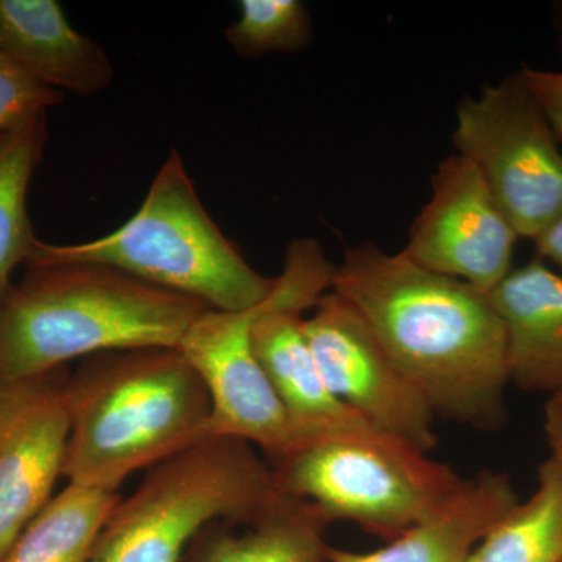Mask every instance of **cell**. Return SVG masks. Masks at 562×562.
Masks as SVG:
<instances>
[{
    "label": "cell",
    "instance_id": "1",
    "mask_svg": "<svg viewBox=\"0 0 562 562\" xmlns=\"http://www.w3.org/2000/svg\"><path fill=\"white\" fill-rule=\"evenodd\" d=\"M331 291L350 303L436 417L476 430L505 422V327L490 295L375 244L351 247Z\"/></svg>",
    "mask_w": 562,
    "mask_h": 562
},
{
    "label": "cell",
    "instance_id": "2",
    "mask_svg": "<svg viewBox=\"0 0 562 562\" xmlns=\"http://www.w3.org/2000/svg\"><path fill=\"white\" fill-rule=\"evenodd\" d=\"M206 310L109 266L32 258L0 303V383L105 351L179 347Z\"/></svg>",
    "mask_w": 562,
    "mask_h": 562
},
{
    "label": "cell",
    "instance_id": "3",
    "mask_svg": "<svg viewBox=\"0 0 562 562\" xmlns=\"http://www.w3.org/2000/svg\"><path fill=\"white\" fill-rule=\"evenodd\" d=\"M69 439L63 476L116 492L210 438L211 398L179 347L105 351L85 358L66 384Z\"/></svg>",
    "mask_w": 562,
    "mask_h": 562
},
{
    "label": "cell",
    "instance_id": "4",
    "mask_svg": "<svg viewBox=\"0 0 562 562\" xmlns=\"http://www.w3.org/2000/svg\"><path fill=\"white\" fill-rule=\"evenodd\" d=\"M32 258L109 266L217 312L251 308L276 284V277L251 268L210 216L177 149L158 169L138 211L120 228L80 244L40 239Z\"/></svg>",
    "mask_w": 562,
    "mask_h": 562
},
{
    "label": "cell",
    "instance_id": "5",
    "mask_svg": "<svg viewBox=\"0 0 562 562\" xmlns=\"http://www.w3.org/2000/svg\"><path fill=\"white\" fill-rule=\"evenodd\" d=\"M281 495L251 443L210 436L150 468L116 503L90 562H181L203 528L254 522Z\"/></svg>",
    "mask_w": 562,
    "mask_h": 562
},
{
    "label": "cell",
    "instance_id": "6",
    "mask_svg": "<svg viewBox=\"0 0 562 562\" xmlns=\"http://www.w3.org/2000/svg\"><path fill=\"white\" fill-rule=\"evenodd\" d=\"M281 494L390 542L438 512L464 480L412 443L358 422L321 432L271 464Z\"/></svg>",
    "mask_w": 562,
    "mask_h": 562
},
{
    "label": "cell",
    "instance_id": "7",
    "mask_svg": "<svg viewBox=\"0 0 562 562\" xmlns=\"http://www.w3.org/2000/svg\"><path fill=\"white\" fill-rule=\"evenodd\" d=\"M453 144L482 173L519 238L535 239L560 216V139L522 74L460 103Z\"/></svg>",
    "mask_w": 562,
    "mask_h": 562
},
{
    "label": "cell",
    "instance_id": "8",
    "mask_svg": "<svg viewBox=\"0 0 562 562\" xmlns=\"http://www.w3.org/2000/svg\"><path fill=\"white\" fill-rule=\"evenodd\" d=\"M303 331L328 390L350 412L422 452L435 449L430 406L349 302L328 291L303 319Z\"/></svg>",
    "mask_w": 562,
    "mask_h": 562
},
{
    "label": "cell",
    "instance_id": "9",
    "mask_svg": "<svg viewBox=\"0 0 562 562\" xmlns=\"http://www.w3.org/2000/svg\"><path fill=\"white\" fill-rule=\"evenodd\" d=\"M261 303L243 312L206 310L184 333L179 350L209 390L210 436L260 447L273 464L297 449L302 436L254 351L251 327Z\"/></svg>",
    "mask_w": 562,
    "mask_h": 562
},
{
    "label": "cell",
    "instance_id": "10",
    "mask_svg": "<svg viewBox=\"0 0 562 562\" xmlns=\"http://www.w3.org/2000/svg\"><path fill=\"white\" fill-rule=\"evenodd\" d=\"M517 238L482 173L454 154L432 176L431 199L414 221L402 254L490 295L514 269Z\"/></svg>",
    "mask_w": 562,
    "mask_h": 562
},
{
    "label": "cell",
    "instance_id": "11",
    "mask_svg": "<svg viewBox=\"0 0 562 562\" xmlns=\"http://www.w3.org/2000/svg\"><path fill=\"white\" fill-rule=\"evenodd\" d=\"M66 368L0 383V560L52 501L69 439Z\"/></svg>",
    "mask_w": 562,
    "mask_h": 562
},
{
    "label": "cell",
    "instance_id": "12",
    "mask_svg": "<svg viewBox=\"0 0 562 562\" xmlns=\"http://www.w3.org/2000/svg\"><path fill=\"white\" fill-rule=\"evenodd\" d=\"M0 52L61 94H98L113 83L106 52L72 27L55 0H0Z\"/></svg>",
    "mask_w": 562,
    "mask_h": 562
},
{
    "label": "cell",
    "instance_id": "13",
    "mask_svg": "<svg viewBox=\"0 0 562 562\" xmlns=\"http://www.w3.org/2000/svg\"><path fill=\"white\" fill-rule=\"evenodd\" d=\"M506 335L509 383L562 395V276L532 260L491 292Z\"/></svg>",
    "mask_w": 562,
    "mask_h": 562
},
{
    "label": "cell",
    "instance_id": "14",
    "mask_svg": "<svg viewBox=\"0 0 562 562\" xmlns=\"http://www.w3.org/2000/svg\"><path fill=\"white\" fill-rule=\"evenodd\" d=\"M519 502L508 475L483 471L382 549L350 552L331 547L328 562H468L476 543Z\"/></svg>",
    "mask_w": 562,
    "mask_h": 562
},
{
    "label": "cell",
    "instance_id": "15",
    "mask_svg": "<svg viewBox=\"0 0 562 562\" xmlns=\"http://www.w3.org/2000/svg\"><path fill=\"white\" fill-rule=\"evenodd\" d=\"M327 527L312 503L283 494L254 522L203 528L184 562H328Z\"/></svg>",
    "mask_w": 562,
    "mask_h": 562
},
{
    "label": "cell",
    "instance_id": "16",
    "mask_svg": "<svg viewBox=\"0 0 562 562\" xmlns=\"http://www.w3.org/2000/svg\"><path fill=\"white\" fill-rule=\"evenodd\" d=\"M47 144V113L35 114L0 133V303L13 284L14 271L27 265L38 246L27 198Z\"/></svg>",
    "mask_w": 562,
    "mask_h": 562
},
{
    "label": "cell",
    "instance_id": "17",
    "mask_svg": "<svg viewBox=\"0 0 562 562\" xmlns=\"http://www.w3.org/2000/svg\"><path fill=\"white\" fill-rule=\"evenodd\" d=\"M116 492L68 484L44 506L0 562H90Z\"/></svg>",
    "mask_w": 562,
    "mask_h": 562
},
{
    "label": "cell",
    "instance_id": "18",
    "mask_svg": "<svg viewBox=\"0 0 562 562\" xmlns=\"http://www.w3.org/2000/svg\"><path fill=\"white\" fill-rule=\"evenodd\" d=\"M468 562H562V468L549 458L538 487L476 543Z\"/></svg>",
    "mask_w": 562,
    "mask_h": 562
},
{
    "label": "cell",
    "instance_id": "19",
    "mask_svg": "<svg viewBox=\"0 0 562 562\" xmlns=\"http://www.w3.org/2000/svg\"><path fill=\"white\" fill-rule=\"evenodd\" d=\"M225 38L243 58L291 54L312 43V16L299 0H243L238 20L228 25Z\"/></svg>",
    "mask_w": 562,
    "mask_h": 562
},
{
    "label": "cell",
    "instance_id": "20",
    "mask_svg": "<svg viewBox=\"0 0 562 562\" xmlns=\"http://www.w3.org/2000/svg\"><path fill=\"white\" fill-rule=\"evenodd\" d=\"M65 94L44 87L0 52V133L60 105Z\"/></svg>",
    "mask_w": 562,
    "mask_h": 562
},
{
    "label": "cell",
    "instance_id": "21",
    "mask_svg": "<svg viewBox=\"0 0 562 562\" xmlns=\"http://www.w3.org/2000/svg\"><path fill=\"white\" fill-rule=\"evenodd\" d=\"M520 74L562 143V70L524 68Z\"/></svg>",
    "mask_w": 562,
    "mask_h": 562
},
{
    "label": "cell",
    "instance_id": "22",
    "mask_svg": "<svg viewBox=\"0 0 562 562\" xmlns=\"http://www.w3.org/2000/svg\"><path fill=\"white\" fill-rule=\"evenodd\" d=\"M543 430L550 447V458L562 468V395H554L547 401Z\"/></svg>",
    "mask_w": 562,
    "mask_h": 562
},
{
    "label": "cell",
    "instance_id": "23",
    "mask_svg": "<svg viewBox=\"0 0 562 562\" xmlns=\"http://www.w3.org/2000/svg\"><path fill=\"white\" fill-rule=\"evenodd\" d=\"M532 241L536 244L539 260L552 262L562 271V211L560 216Z\"/></svg>",
    "mask_w": 562,
    "mask_h": 562
},
{
    "label": "cell",
    "instance_id": "24",
    "mask_svg": "<svg viewBox=\"0 0 562 562\" xmlns=\"http://www.w3.org/2000/svg\"><path fill=\"white\" fill-rule=\"evenodd\" d=\"M558 20H560V36H561V47H562V7L560 9V14H558Z\"/></svg>",
    "mask_w": 562,
    "mask_h": 562
}]
</instances>
